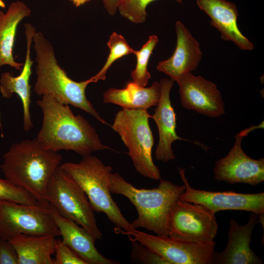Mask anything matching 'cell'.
<instances>
[{
	"mask_svg": "<svg viewBox=\"0 0 264 264\" xmlns=\"http://www.w3.org/2000/svg\"><path fill=\"white\" fill-rule=\"evenodd\" d=\"M158 40L157 36L151 35L142 48L134 52L133 54L136 58V64L135 68L131 72V76L133 82L141 87H146L151 78V74L148 70V62Z\"/></svg>",
	"mask_w": 264,
	"mask_h": 264,
	"instance_id": "603a6c76",
	"label": "cell"
},
{
	"mask_svg": "<svg viewBox=\"0 0 264 264\" xmlns=\"http://www.w3.org/2000/svg\"><path fill=\"white\" fill-rule=\"evenodd\" d=\"M54 254V264H88L60 239H56Z\"/></svg>",
	"mask_w": 264,
	"mask_h": 264,
	"instance_id": "83f0119b",
	"label": "cell"
},
{
	"mask_svg": "<svg viewBox=\"0 0 264 264\" xmlns=\"http://www.w3.org/2000/svg\"><path fill=\"white\" fill-rule=\"evenodd\" d=\"M46 196L49 204L61 216L74 221L96 240L102 239L103 234L86 194L60 166L48 183Z\"/></svg>",
	"mask_w": 264,
	"mask_h": 264,
	"instance_id": "52a82bcc",
	"label": "cell"
},
{
	"mask_svg": "<svg viewBox=\"0 0 264 264\" xmlns=\"http://www.w3.org/2000/svg\"><path fill=\"white\" fill-rule=\"evenodd\" d=\"M160 96L159 82H154L146 88L131 82L123 89H108L103 94V102L118 105L123 109L147 110L157 105Z\"/></svg>",
	"mask_w": 264,
	"mask_h": 264,
	"instance_id": "44dd1931",
	"label": "cell"
},
{
	"mask_svg": "<svg viewBox=\"0 0 264 264\" xmlns=\"http://www.w3.org/2000/svg\"><path fill=\"white\" fill-rule=\"evenodd\" d=\"M196 2L199 9L210 18V24L220 33L222 39L232 42L242 50L254 49L252 43L238 26L239 13L234 3L226 0H196Z\"/></svg>",
	"mask_w": 264,
	"mask_h": 264,
	"instance_id": "ac0fdd59",
	"label": "cell"
},
{
	"mask_svg": "<svg viewBox=\"0 0 264 264\" xmlns=\"http://www.w3.org/2000/svg\"><path fill=\"white\" fill-rule=\"evenodd\" d=\"M30 14L29 8L19 0L11 2L6 13L0 10V68L8 65L21 71L23 63L15 61L13 50L18 24Z\"/></svg>",
	"mask_w": 264,
	"mask_h": 264,
	"instance_id": "ffe728a7",
	"label": "cell"
},
{
	"mask_svg": "<svg viewBox=\"0 0 264 264\" xmlns=\"http://www.w3.org/2000/svg\"><path fill=\"white\" fill-rule=\"evenodd\" d=\"M107 45L110 51L109 55L102 69L91 77L93 83L100 80H105L108 70L115 61L124 56L133 54L135 51L129 45L122 35L115 32H113L110 36Z\"/></svg>",
	"mask_w": 264,
	"mask_h": 264,
	"instance_id": "cb8c5ba5",
	"label": "cell"
},
{
	"mask_svg": "<svg viewBox=\"0 0 264 264\" xmlns=\"http://www.w3.org/2000/svg\"><path fill=\"white\" fill-rule=\"evenodd\" d=\"M49 208L62 241L88 264L120 263L100 254L95 246L96 239L85 228L79 226L74 221L61 216L50 204Z\"/></svg>",
	"mask_w": 264,
	"mask_h": 264,
	"instance_id": "d6986e66",
	"label": "cell"
},
{
	"mask_svg": "<svg viewBox=\"0 0 264 264\" xmlns=\"http://www.w3.org/2000/svg\"><path fill=\"white\" fill-rule=\"evenodd\" d=\"M155 0H119L117 10L124 18L134 23L145 22L146 7ZM181 3L182 0H175Z\"/></svg>",
	"mask_w": 264,
	"mask_h": 264,
	"instance_id": "484cf974",
	"label": "cell"
},
{
	"mask_svg": "<svg viewBox=\"0 0 264 264\" xmlns=\"http://www.w3.org/2000/svg\"><path fill=\"white\" fill-rule=\"evenodd\" d=\"M90 0H70L76 7H79Z\"/></svg>",
	"mask_w": 264,
	"mask_h": 264,
	"instance_id": "4dcf8cb0",
	"label": "cell"
},
{
	"mask_svg": "<svg viewBox=\"0 0 264 264\" xmlns=\"http://www.w3.org/2000/svg\"><path fill=\"white\" fill-rule=\"evenodd\" d=\"M26 41L25 62L20 74L13 76L11 73H2L0 77V91L3 98H9L13 93L20 98L23 108V130L30 131L33 127L30 112L31 103V86L29 84L31 67L34 63L31 59L30 51L35 28L30 23L24 24Z\"/></svg>",
	"mask_w": 264,
	"mask_h": 264,
	"instance_id": "e0dca14e",
	"label": "cell"
},
{
	"mask_svg": "<svg viewBox=\"0 0 264 264\" xmlns=\"http://www.w3.org/2000/svg\"><path fill=\"white\" fill-rule=\"evenodd\" d=\"M62 156L44 147L36 137L13 143L0 165L5 178L31 193L41 204H48V183L60 166Z\"/></svg>",
	"mask_w": 264,
	"mask_h": 264,
	"instance_id": "7a4b0ae2",
	"label": "cell"
},
{
	"mask_svg": "<svg viewBox=\"0 0 264 264\" xmlns=\"http://www.w3.org/2000/svg\"><path fill=\"white\" fill-rule=\"evenodd\" d=\"M21 234L60 236L49 204L27 205L0 200V238Z\"/></svg>",
	"mask_w": 264,
	"mask_h": 264,
	"instance_id": "9c48e42d",
	"label": "cell"
},
{
	"mask_svg": "<svg viewBox=\"0 0 264 264\" xmlns=\"http://www.w3.org/2000/svg\"><path fill=\"white\" fill-rule=\"evenodd\" d=\"M36 103L41 108L43 122L37 139L44 148L54 152L71 150L82 157L110 149L104 145L95 130L84 117L74 114L68 105L44 95Z\"/></svg>",
	"mask_w": 264,
	"mask_h": 264,
	"instance_id": "6da1fadb",
	"label": "cell"
},
{
	"mask_svg": "<svg viewBox=\"0 0 264 264\" xmlns=\"http://www.w3.org/2000/svg\"><path fill=\"white\" fill-rule=\"evenodd\" d=\"M117 234L127 235L130 240L136 241L165 260L169 264H210L215 251L214 241L195 242L169 236L153 235L137 230L124 231L114 228Z\"/></svg>",
	"mask_w": 264,
	"mask_h": 264,
	"instance_id": "ba28073f",
	"label": "cell"
},
{
	"mask_svg": "<svg viewBox=\"0 0 264 264\" xmlns=\"http://www.w3.org/2000/svg\"><path fill=\"white\" fill-rule=\"evenodd\" d=\"M104 6L108 13L114 16L117 10L119 0H102Z\"/></svg>",
	"mask_w": 264,
	"mask_h": 264,
	"instance_id": "f546056e",
	"label": "cell"
},
{
	"mask_svg": "<svg viewBox=\"0 0 264 264\" xmlns=\"http://www.w3.org/2000/svg\"><path fill=\"white\" fill-rule=\"evenodd\" d=\"M60 167L83 190L94 211L103 212L116 227L124 231L135 229L111 196V166L90 154L83 157L78 163L65 162Z\"/></svg>",
	"mask_w": 264,
	"mask_h": 264,
	"instance_id": "5b68a950",
	"label": "cell"
},
{
	"mask_svg": "<svg viewBox=\"0 0 264 264\" xmlns=\"http://www.w3.org/2000/svg\"><path fill=\"white\" fill-rule=\"evenodd\" d=\"M160 96L152 118L155 121L158 131L159 140L155 152L158 161L167 162L175 158L172 148L174 141L180 140L197 143L205 149L204 146L198 142H192L179 137L176 132V114L171 104L170 94L174 82L168 78H162L159 82Z\"/></svg>",
	"mask_w": 264,
	"mask_h": 264,
	"instance_id": "5bb4252c",
	"label": "cell"
},
{
	"mask_svg": "<svg viewBox=\"0 0 264 264\" xmlns=\"http://www.w3.org/2000/svg\"><path fill=\"white\" fill-rule=\"evenodd\" d=\"M176 44L172 55L159 62L156 69L176 82L188 73L197 69L201 60L202 52L198 41L180 21L176 22Z\"/></svg>",
	"mask_w": 264,
	"mask_h": 264,
	"instance_id": "2e32d148",
	"label": "cell"
},
{
	"mask_svg": "<svg viewBox=\"0 0 264 264\" xmlns=\"http://www.w3.org/2000/svg\"><path fill=\"white\" fill-rule=\"evenodd\" d=\"M0 264H19L18 254L8 240L0 238Z\"/></svg>",
	"mask_w": 264,
	"mask_h": 264,
	"instance_id": "f1b7e54d",
	"label": "cell"
},
{
	"mask_svg": "<svg viewBox=\"0 0 264 264\" xmlns=\"http://www.w3.org/2000/svg\"><path fill=\"white\" fill-rule=\"evenodd\" d=\"M33 41L37 62L35 93L50 95L64 104L84 110L102 124L108 125L86 97V89L92 83L91 78L81 82L70 78L58 64L52 45L42 32H36Z\"/></svg>",
	"mask_w": 264,
	"mask_h": 264,
	"instance_id": "3957f363",
	"label": "cell"
},
{
	"mask_svg": "<svg viewBox=\"0 0 264 264\" xmlns=\"http://www.w3.org/2000/svg\"><path fill=\"white\" fill-rule=\"evenodd\" d=\"M259 126H252L237 133L233 147L223 158L217 160L214 170L215 178L229 184L245 183L256 186L264 181V159H254L243 151L242 141L245 136Z\"/></svg>",
	"mask_w": 264,
	"mask_h": 264,
	"instance_id": "8fae6325",
	"label": "cell"
},
{
	"mask_svg": "<svg viewBox=\"0 0 264 264\" xmlns=\"http://www.w3.org/2000/svg\"><path fill=\"white\" fill-rule=\"evenodd\" d=\"M157 187L139 189L127 182L119 173L110 175L111 193L128 198L134 206L138 217L131 224L134 229L145 228L156 235L168 236L167 223L173 204L179 199L185 186L160 179Z\"/></svg>",
	"mask_w": 264,
	"mask_h": 264,
	"instance_id": "277c9868",
	"label": "cell"
},
{
	"mask_svg": "<svg viewBox=\"0 0 264 264\" xmlns=\"http://www.w3.org/2000/svg\"><path fill=\"white\" fill-rule=\"evenodd\" d=\"M185 186L179 199L203 205L215 213L223 210H242L264 214V193L244 194L233 191L213 192L192 187L185 175V169L178 168Z\"/></svg>",
	"mask_w": 264,
	"mask_h": 264,
	"instance_id": "7c38bea8",
	"label": "cell"
},
{
	"mask_svg": "<svg viewBox=\"0 0 264 264\" xmlns=\"http://www.w3.org/2000/svg\"><path fill=\"white\" fill-rule=\"evenodd\" d=\"M0 200L27 205L41 204L26 190L6 178H0Z\"/></svg>",
	"mask_w": 264,
	"mask_h": 264,
	"instance_id": "d4e9b609",
	"label": "cell"
},
{
	"mask_svg": "<svg viewBox=\"0 0 264 264\" xmlns=\"http://www.w3.org/2000/svg\"><path fill=\"white\" fill-rule=\"evenodd\" d=\"M147 110L122 109L116 113L111 128L128 150L136 171L143 176L158 180L160 172L152 158L154 139Z\"/></svg>",
	"mask_w": 264,
	"mask_h": 264,
	"instance_id": "8992f818",
	"label": "cell"
},
{
	"mask_svg": "<svg viewBox=\"0 0 264 264\" xmlns=\"http://www.w3.org/2000/svg\"><path fill=\"white\" fill-rule=\"evenodd\" d=\"M182 106L209 117L225 112L224 104L217 85L201 76L189 72L176 81Z\"/></svg>",
	"mask_w": 264,
	"mask_h": 264,
	"instance_id": "4fadbf2b",
	"label": "cell"
},
{
	"mask_svg": "<svg viewBox=\"0 0 264 264\" xmlns=\"http://www.w3.org/2000/svg\"><path fill=\"white\" fill-rule=\"evenodd\" d=\"M130 241L132 243V261L144 264H169L165 260L139 242Z\"/></svg>",
	"mask_w": 264,
	"mask_h": 264,
	"instance_id": "4316f807",
	"label": "cell"
},
{
	"mask_svg": "<svg viewBox=\"0 0 264 264\" xmlns=\"http://www.w3.org/2000/svg\"><path fill=\"white\" fill-rule=\"evenodd\" d=\"M215 214L206 206L177 199L168 216V236L195 242L214 241L218 229Z\"/></svg>",
	"mask_w": 264,
	"mask_h": 264,
	"instance_id": "30bf717a",
	"label": "cell"
},
{
	"mask_svg": "<svg viewBox=\"0 0 264 264\" xmlns=\"http://www.w3.org/2000/svg\"><path fill=\"white\" fill-rule=\"evenodd\" d=\"M259 222L256 214L251 212L248 222L240 225L236 220H230L228 240L225 249L221 252L213 253L212 264H261V258L250 248L252 234Z\"/></svg>",
	"mask_w": 264,
	"mask_h": 264,
	"instance_id": "9a60e30c",
	"label": "cell"
},
{
	"mask_svg": "<svg viewBox=\"0 0 264 264\" xmlns=\"http://www.w3.org/2000/svg\"><path fill=\"white\" fill-rule=\"evenodd\" d=\"M52 235H17L8 240L16 249L19 264H54L56 239Z\"/></svg>",
	"mask_w": 264,
	"mask_h": 264,
	"instance_id": "7402d4cb",
	"label": "cell"
}]
</instances>
